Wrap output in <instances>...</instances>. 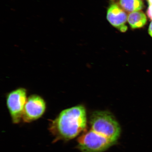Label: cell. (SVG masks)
Listing matches in <instances>:
<instances>
[{"instance_id": "1", "label": "cell", "mask_w": 152, "mask_h": 152, "mask_svg": "<svg viewBox=\"0 0 152 152\" xmlns=\"http://www.w3.org/2000/svg\"><path fill=\"white\" fill-rule=\"evenodd\" d=\"M86 111L82 105H77L62 111L51 121L49 130L55 140H68L75 138L86 126Z\"/></svg>"}, {"instance_id": "2", "label": "cell", "mask_w": 152, "mask_h": 152, "mask_svg": "<svg viewBox=\"0 0 152 152\" xmlns=\"http://www.w3.org/2000/svg\"><path fill=\"white\" fill-rule=\"evenodd\" d=\"M91 129L116 142L120 136V126L113 115L106 111H96L91 115Z\"/></svg>"}, {"instance_id": "3", "label": "cell", "mask_w": 152, "mask_h": 152, "mask_svg": "<svg viewBox=\"0 0 152 152\" xmlns=\"http://www.w3.org/2000/svg\"><path fill=\"white\" fill-rule=\"evenodd\" d=\"M77 141V147L83 152H102L116 142L92 129L79 137Z\"/></svg>"}, {"instance_id": "4", "label": "cell", "mask_w": 152, "mask_h": 152, "mask_svg": "<svg viewBox=\"0 0 152 152\" xmlns=\"http://www.w3.org/2000/svg\"><path fill=\"white\" fill-rule=\"evenodd\" d=\"M27 99L26 90L24 88L17 89L7 95V106L13 123L18 124L22 119Z\"/></svg>"}, {"instance_id": "5", "label": "cell", "mask_w": 152, "mask_h": 152, "mask_svg": "<svg viewBox=\"0 0 152 152\" xmlns=\"http://www.w3.org/2000/svg\"><path fill=\"white\" fill-rule=\"evenodd\" d=\"M46 109V104L43 99L37 95L30 96L26 100L22 119L30 123L42 116Z\"/></svg>"}, {"instance_id": "6", "label": "cell", "mask_w": 152, "mask_h": 152, "mask_svg": "<svg viewBox=\"0 0 152 152\" xmlns=\"http://www.w3.org/2000/svg\"><path fill=\"white\" fill-rule=\"evenodd\" d=\"M124 11L119 6L114 4L108 8L107 15V20L110 23L123 33L128 30L126 23L128 16Z\"/></svg>"}, {"instance_id": "7", "label": "cell", "mask_w": 152, "mask_h": 152, "mask_svg": "<svg viewBox=\"0 0 152 152\" xmlns=\"http://www.w3.org/2000/svg\"><path fill=\"white\" fill-rule=\"evenodd\" d=\"M128 21L132 28H139L143 27L146 24L147 17L141 11H135L129 14Z\"/></svg>"}, {"instance_id": "8", "label": "cell", "mask_w": 152, "mask_h": 152, "mask_svg": "<svg viewBox=\"0 0 152 152\" xmlns=\"http://www.w3.org/2000/svg\"><path fill=\"white\" fill-rule=\"evenodd\" d=\"M119 4L124 10L131 13L143 8V2L140 0H119Z\"/></svg>"}, {"instance_id": "9", "label": "cell", "mask_w": 152, "mask_h": 152, "mask_svg": "<svg viewBox=\"0 0 152 152\" xmlns=\"http://www.w3.org/2000/svg\"><path fill=\"white\" fill-rule=\"evenodd\" d=\"M147 14L148 18L152 20V5H149L147 10Z\"/></svg>"}, {"instance_id": "10", "label": "cell", "mask_w": 152, "mask_h": 152, "mask_svg": "<svg viewBox=\"0 0 152 152\" xmlns=\"http://www.w3.org/2000/svg\"><path fill=\"white\" fill-rule=\"evenodd\" d=\"M148 31H149V35H151V37H152V21L150 25Z\"/></svg>"}, {"instance_id": "11", "label": "cell", "mask_w": 152, "mask_h": 152, "mask_svg": "<svg viewBox=\"0 0 152 152\" xmlns=\"http://www.w3.org/2000/svg\"><path fill=\"white\" fill-rule=\"evenodd\" d=\"M148 3L149 5H152V0H148Z\"/></svg>"}, {"instance_id": "12", "label": "cell", "mask_w": 152, "mask_h": 152, "mask_svg": "<svg viewBox=\"0 0 152 152\" xmlns=\"http://www.w3.org/2000/svg\"><path fill=\"white\" fill-rule=\"evenodd\" d=\"M110 1H115V0H110Z\"/></svg>"}]
</instances>
